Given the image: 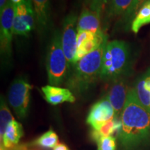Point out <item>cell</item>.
Returning a JSON list of instances; mask_svg holds the SVG:
<instances>
[{"mask_svg":"<svg viewBox=\"0 0 150 150\" xmlns=\"http://www.w3.org/2000/svg\"><path fill=\"white\" fill-rule=\"evenodd\" d=\"M119 140L125 150L141 147L150 140V108L140 102L136 89H129L120 115Z\"/></svg>","mask_w":150,"mask_h":150,"instance_id":"cell-1","label":"cell"},{"mask_svg":"<svg viewBox=\"0 0 150 150\" xmlns=\"http://www.w3.org/2000/svg\"><path fill=\"white\" fill-rule=\"evenodd\" d=\"M107 42L106 41L96 50L71 66L72 68L67 74L66 80V85L70 91L77 94L83 93L95 83L97 78H100L102 58Z\"/></svg>","mask_w":150,"mask_h":150,"instance_id":"cell-2","label":"cell"},{"mask_svg":"<svg viewBox=\"0 0 150 150\" xmlns=\"http://www.w3.org/2000/svg\"><path fill=\"white\" fill-rule=\"evenodd\" d=\"M130 65V49L122 40L107 42L102 58L100 79L117 80L128 71Z\"/></svg>","mask_w":150,"mask_h":150,"instance_id":"cell-3","label":"cell"},{"mask_svg":"<svg viewBox=\"0 0 150 150\" xmlns=\"http://www.w3.org/2000/svg\"><path fill=\"white\" fill-rule=\"evenodd\" d=\"M70 68L62 45V34L56 31L49 46L47 56V72L50 85L59 86L63 83Z\"/></svg>","mask_w":150,"mask_h":150,"instance_id":"cell-4","label":"cell"},{"mask_svg":"<svg viewBox=\"0 0 150 150\" xmlns=\"http://www.w3.org/2000/svg\"><path fill=\"white\" fill-rule=\"evenodd\" d=\"M32 86L22 78L13 82L8 91V102L20 119L27 117L29 111Z\"/></svg>","mask_w":150,"mask_h":150,"instance_id":"cell-5","label":"cell"},{"mask_svg":"<svg viewBox=\"0 0 150 150\" xmlns=\"http://www.w3.org/2000/svg\"><path fill=\"white\" fill-rule=\"evenodd\" d=\"M35 27V16L31 0H23L15 5L14 34L27 36Z\"/></svg>","mask_w":150,"mask_h":150,"instance_id":"cell-6","label":"cell"},{"mask_svg":"<svg viewBox=\"0 0 150 150\" xmlns=\"http://www.w3.org/2000/svg\"><path fill=\"white\" fill-rule=\"evenodd\" d=\"M15 5L9 0L0 11V50L1 55L10 57L13 33Z\"/></svg>","mask_w":150,"mask_h":150,"instance_id":"cell-7","label":"cell"},{"mask_svg":"<svg viewBox=\"0 0 150 150\" xmlns=\"http://www.w3.org/2000/svg\"><path fill=\"white\" fill-rule=\"evenodd\" d=\"M77 22L76 13H71L65 17L62 32V45L69 65L75 63V55L77 47Z\"/></svg>","mask_w":150,"mask_h":150,"instance_id":"cell-8","label":"cell"},{"mask_svg":"<svg viewBox=\"0 0 150 150\" xmlns=\"http://www.w3.org/2000/svg\"><path fill=\"white\" fill-rule=\"evenodd\" d=\"M106 41H107V37L103 31L97 33L91 31L78 32L75 63L87 54L96 50Z\"/></svg>","mask_w":150,"mask_h":150,"instance_id":"cell-9","label":"cell"},{"mask_svg":"<svg viewBox=\"0 0 150 150\" xmlns=\"http://www.w3.org/2000/svg\"><path fill=\"white\" fill-rule=\"evenodd\" d=\"M115 117L113 107L108 98H104L92 106L88 115L86 122L93 130H98L103 125Z\"/></svg>","mask_w":150,"mask_h":150,"instance_id":"cell-10","label":"cell"},{"mask_svg":"<svg viewBox=\"0 0 150 150\" xmlns=\"http://www.w3.org/2000/svg\"><path fill=\"white\" fill-rule=\"evenodd\" d=\"M128 91L126 83L121 78L114 81L110 87L107 98L115 110V117L121 115L126 103Z\"/></svg>","mask_w":150,"mask_h":150,"instance_id":"cell-11","label":"cell"},{"mask_svg":"<svg viewBox=\"0 0 150 150\" xmlns=\"http://www.w3.org/2000/svg\"><path fill=\"white\" fill-rule=\"evenodd\" d=\"M35 16V23L38 32L44 34L51 27L50 3L51 0H31Z\"/></svg>","mask_w":150,"mask_h":150,"instance_id":"cell-12","label":"cell"},{"mask_svg":"<svg viewBox=\"0 0 150 150\" xmlns=\"http://www.w3.org/2000/svg\"><path fill=\"white\" fill-rule=\"evenodd\" d=\"M42 91L45 100L49 104L54 106L64 102L73 103L76 101L72 91L68 88L47 85L42 87Z\"/></svg>","mask_w":150,"mask_h":150,"instance_id":"cell-13","label":"cell"},{"mask_svg":"<svg viewBox=\"0 0 150 150\" xmlns=\"http://www.w3.org/2000/svg\"><path fill=\"white\" fill-rule=\"evenodd\" d=\"M102 16L85 6L77 22V32L91 31L97 33L102 31L101 28Z\"/></svg>","mask_w":150,"mask_h":150,"instance_id":"cell-14","label":"cell"},{"mask_svg":"<svg viewBox=\"0 0 150 150\" xmlns=\"http://www.w3.org/2000/svg\"><path fill=\"white\" fill-rule=\"evenodd\" d=\"M23 134L24 131L22 125L14 119L8 124L3 138L0 140L1 149H12L18 146Z\"/></svg>","mask_w":150,"mask_h":150,"instance_id":"cell-15","label":"cell"},{"mask_svg":"<svg viewBox=\"0 0 150 150\" xmlns=\"http://www.w3.org/2000/svg\"><path fill=\"white\" fill-rule=\"evenodd\" d=\"M148 24H150V0H146L137 12L131 22V29L137 34L143 26Z\"/></svg>","mask_w":150,"mask_h":150,"instance_id":"cell-16","label":"cell"},{"mask_svg":"<svg viewBox=\"0 0 150 150\" xmlns=\"http://www.w3.org/2000/svg\"><path fill=\"white\" fill-rule=\"evenodd\" d=\"M133 0H110L106 11L108 18L124 16L132 3Z\"/></svg>","mask_w":150,"mask_h":150,"instance_id":"cell-17","label":"cell"},{"mask_svg":"<svg viewBox=\"0 0 150 150\" xmlns=\"http://www.w3.org/2000/svg\"><path fill=\"white\" fill-rule=\"evenodd\" d=\"M33 144L43 148H54L59 144V136L54 130L50 129L38 138Z\"/></svg>","mask_w":150,"mask_h":150,"instance_id":"cell-18","label":"cell"},{"mask_svg":"<svg viewBox=\"0 0 150 150\" xmlns=\"http://www.w3.org/2000/svg\"><path fill=\"white\" fill-rule=\"evenodd\" d=\"M14 118L7 106L4 97H1V106H0V140L3 138L7 126Z\"/></svg>","mask_w":150,"mask_h":150,"instance_id":"cell-19","label":"cell"},{"mask_svg":"<svg viewBox=\"0 0 150 150\" xmlns=\"http://www.w3.org/2000/svg\"><path fill=\"white\" fill-rule=\"evenodd\" d=\"M135 89L140 102L147 108H150V91L145 88L144 78L138 82Z\"/></svg>","mask_w":150,"mask_h":150,"instance_id":"cell-20","label":"cell"},{"mask_svg":"<svg viewBox=\"0 0 150 150\" xmlns=\"http://www.w3.org/2000/svg\"><path fill=\"white\" fill-rule=\"evenodd\" d=\"M110 0H88L85 4V6L95 11L101 16L106 11L108 4Z\"/></svg>","mask_w":150,"mask_h":150,"instance_id":"cell-21","label":"cell"},{"mask_svg":"<svg viewBox=\"0 0 150 150\" xmlns=\"http://www.w3.org/2000/svg\"><path fill=\"white\" fill-rule=\"evenodd\" d=\"M98 150H115L116 139L114 136L102 137L97 142Z\"/></svg>","mask_w":150,"mask_h":150,"instance_id":"cell-22","label":"cell"},{"mask_svg":"<svg viewBox=\"0 0 150 150\" xmlns=\"http://www.w3.org/2000/svg\"><path fill=\"white\" fill-rule=\"evenodd\" d=\"M146 0H133L132 3L129 6L128 10L123 16V19L125 22L129 21V20H134L136 15L141 6L143 4Z\"/></svg>","mask_w":150,"mask_h":150,"instance_id":"cell-23","label":"cell"},{"mask_svg":"<svg viewBox=\"0 0 150 150\" xmlns=\"http://www.w3.org/2000/svg\"><path fill=\"white\" fill-rule=\"evenodd\" d=\"M53 150H70L68 147L66 145L63 143H60L58 144L54 148Z\"/></svg>","mask_w":150,"mask_h":150,"instance_id":"cell-24","label":"cell"},{"mask_svg":"<svg viewBox=\"0 0 150 150\" xmlns=\"http://www.w3.org/2000/svg\"><path fill=\"white\" fill-rule=\"evenodd\" d=\"M144 84H145V88L150 91V74L144 78Z\"/></svg>","mask_w":150,"mask_h":150,"instance_id":"cell-25","label":"cell"},{"mask_svg":"<svg viewBox=\"0 0 150 150\" xmlns=\"http://www.w3.org/2000/svg\"><path fill=\"white\" fill-rule=\"evenodd\" d=\"M1 150H28L27 148L26 147L25 145H18L16 147H15L12 149H2Z\"/></svg>","mask_w":150,"mask_h":150,"instance_id":"cell-26","label":"cell"},{"mask_svg":"<svg viewBox=\"0 0 150 150\" xmlns=\"http://www.w3.org/2000/svg\"><path fill=\"white\" fill-rule=\"evenodd\" d=\"M9 0H0V11H1L4 8L5 6L7 4Z\"/></svg>","mask_w":150,"mask_h":150,"instance_id":"cell-27","label":"cell"},{"mask_svg":"<svg viewBox=\"0 0 150 150\" xmlns=\"http://www.w3.org/2000/svg\"><path fill=\"white\" fill-rule=\"evenodd\" d=\"M23 0H11V1L13 4L14 5H18L19 4H20Z\"/></svg>","mask_w":150,"mask_h":150,"instance_id":"cell-28","label":"cell"},{"mask_svg":"<svg viewBox=\"0 0 150 150\" xmlns=\"http://www.w3.org/2000/svg\"><path fill=\"white\" fill-rule=\"evenodd\" d=\"M83 1H84V4H85L88 1V0H83Z\"/></svg>","mask_w":150,"mask_h":150,"instance_id":"cell-29","label":"cell"}]
</instances>
